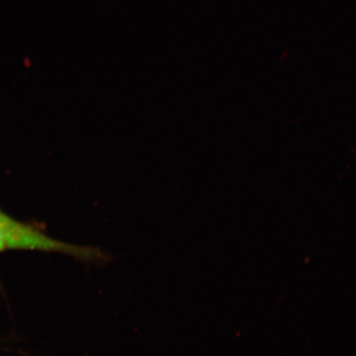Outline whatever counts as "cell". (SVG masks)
Masks as SVG:
<instances>
[{"label": "cell", "instance_id": "6da1fadb", "mask_svg": "<svg viewBox=\"0 0 356 356\" xmlns=\"http://www.w3.org/2000/svg\"><path fill=\"white\" fill-rule=\"evenodd\" d=\"M54 245L51 236L26 225L24 228L10 231L0 229V254L8 250L49 252Z\"/></svg>", "mask_w": 356, "mask_h": 356}]
</instances>
